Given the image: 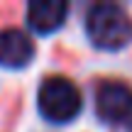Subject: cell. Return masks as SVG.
Segmentation results:
<instances>
[{
    "instance_id": "obj_1",
    "label": "cell",
    "mask_w": 132,
    "mask_h": 132,
    "mask_svg": "<svg viewBox=\"0 0 132 132\" xmlns=\"http://www.w3.org/2000/svg\"><path fill=\"white\" fill-rule=\"evenodd\" d=\"M86 34L93 47L118 52L132 42V17L115 3H95L86 12Z\"/></svg>"
},
{
    "instance_id": "obj_2",
    "label": "cell",
    "mask_w": 132,
    "mask_h": 132,
    "mask_svg": "<svg viewBox=\"0 0 132 132\" xmlns=\"http://www.w3.org/2000/svg\"><path fill=\"white\" fill-rule=\"evenodd\" d=\"M81 93L76 88L73 81H69L66 76H47L39 83L37 90V108L49 122H71L76 115L81 113Z\"/></svg>"
},
{
    "instance_id": "obj_3",
    "label": "cell",
    "mask_w": 132,
    "mask_h": 132,
    "mask_svg": "<svg viewBox=\"0 0 132 132\" xmlns=\"http://www.w3.org/2000/svg\"><path fill=\"white\" fill-rule=\"evenodd\" d=\"M95 115L105 122H122L132 115V88L122 81H103L95 86Z\"/></svg>"
},
{
    "instance_id": "obj_4",
    "label": "cell",
    "mask_w": 132,
    "mask_h": 132,
    "mask_svg": "<svg viewBox=\"0 0 132 132\" xmlns=\"http://www.w3.org/2000/svg\"><path fill=\"white\" fill-rule=\"evenodd\" d=\"M34 56V42L29 34L17 27L0 29V66L5 69H22Z\"/></svg>"
},
{
    "instance_id": "obj_5",
    "label": "cell",
    "mask_w": 132,
    "mask_h": 132,
    "mask_svg": "<svg viewBox=\"0 0 132 132\" xmlns=\"http://www.w3.org/2000/svg\"><path fill=\"white\" fill-rule=\"evenodd\" d=\"M69 15V5L64 0H32L27 5V22L34 32L49 34L56 32Z\"/></svg>"
},
{
    "instance_id": "obj_6",
    "label": "cell",
    "mask_w": 132,
    "mask_h": 132,
    "mask_svg": "<svg viewBox=\"0 0 132 132\" xmlns=\"http://www.w3.org/2000/svg\"><path fill=\"white\" fill-rule=\"evenodd\" d=\"M127 130H130V132H132V120H130V122H127Z\"/></svg>"
}]
</instances>
